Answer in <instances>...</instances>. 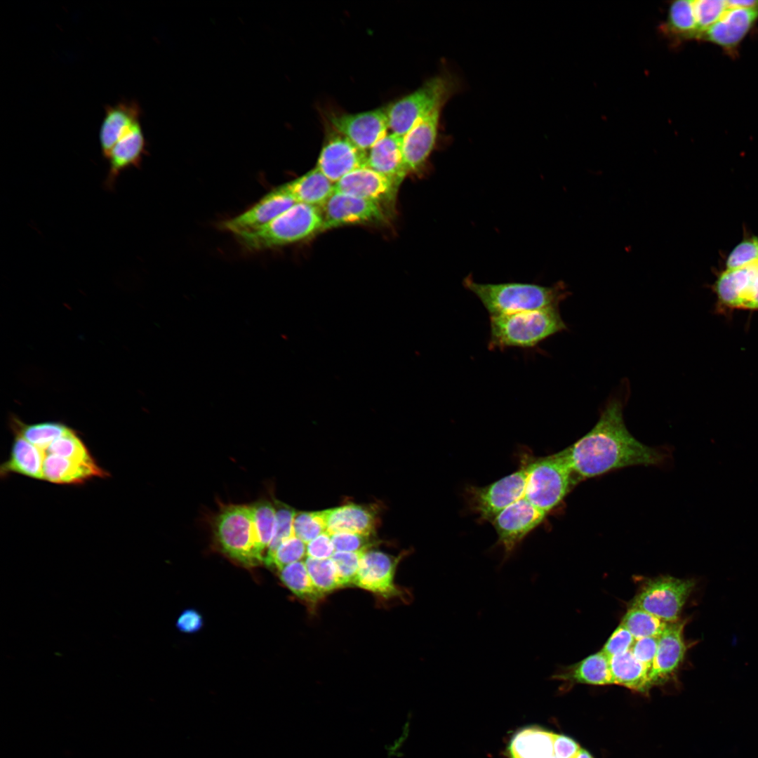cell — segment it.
I'll return each instance as SVG.
<instances>
[{"label": "cell", "instance_id": "obj_22", "mask_svg": "<svg viewBox=\"0 0 758 758\" xmlns=\"http://www.w3.org/2000/svg\"><path fill=\"white\" fill-rule=\"evenodd\" d=\"M141 109L135 100H123L105 107L99 132L101 153L105 159L118 140L133 126L140 122Z\"/></svg>", "mask_w": 758, "mask_h": 758}, {"label": "cell", "instance_id": "obj_1", "mask_svg": "<svg viewBox=\"0 0 758 758\" xmlns=\"http://www.w3.org/2000/svg\"><path fill=\"white\" fill-rule=\"evenodd\" d=\"M578 481L609 471L634 465L662 463L665 454L634 438L623 419V404L611 399L595 425L564 450Z\"/></svg>", "mask_w": 758, "mask_h": 758}, {"label": "cell", "instance_id": "obj_16", "mask_svg": "<svg viewBox=\"0 0 758 758\" xmlns=\"http://www.w3.org/2000/svg\"><path fill=\"white\" fill-rule=\"evenodd\" d=\"M399 185L367 166L350 173L335 184V191L377 202L390 211Z\"/></svg>", "mask_w": 758, "mask_h": 758}, {"label": "cell", "instance_id": "obj_29", "mask_svg": "<svg viewBox=\"0 0 758 758\" xmlns=\"http://www.w3.org/2000/svg\"><path fill=\"white\" fill-rule=\"evenodd\" d=\"M45 451L16 434L10 458L1 467V475L15 472L44 479Z\"/></svg>", "mask_w": 758, "mask_h": 758}, {"label": "cell", "instance_id": "obj_50", "mask_svg": "<svg viewBox=\"0 0 758 758\" xmlns=\"http://www.w3.org/2000/svg\"><path fill=\"white\" fill-rule=\"evenodd\" d=\"M575 758H593V757L587 750L580 748Z\"/></svg>", "mask_w": 758, "mask_h": 758}, {"label": "cell", "instance_id": "obj_27", "mask_svg": "<svg viewBox=\"0 0 758 758\" xmlns=\"http://www.w3.org/2000/svg\"><path fill=\"white\" fill-rule=\"evenodd\" d=\"M297 203L321 208L335 192V184L316 167L280 185Z\"/></svg>", "mask_w": 758, "mask_h": 758}, {"label": "cell", "instance_id": "obj_33", "mask_svg": "<svg viewBox=\"0 0 758 758\" xmlns=\"http://www.w3.org/2000/svg\"><path fill=\"white\" fill-rule=\"evenodd\" d=\"M12 421L16 434L44 451L55 439L62 436L69 429L63 424L56 422L26 425L17 419Z\"/></svg>", "mask_w": 758, "mask_h": 758}, {"label": "cell", "instance_id": "obj_21", "mask_svg": "<svg viewBox=\"0 0 758 758\" xmlns=\"http://www.w3.org/2000/svg\"><path fill=\"white\" fill-rule=\"evenodd\" d=\"M146 152L140 121L133 126L113 147L107 159L109 167L103 187L114 191L120 175L131 167L139 168Z\"/></svg>", "mask_w": 758, "mask_h": 758}, {"label": "cell", "instance_id": "obj_35", "mask_svg": "<svg viewBox=\"0 0 758 758\" xmlns=\"http://www.w3.org/2000/svg\"><path fill=\"white\" fill-rule=\"evenodd\" d=\"M256 538L260 550L264 551L273 540L276 528L275 505L267 500L258 501L251 505Z\"/></svg>", "mask_w": 758, "mask_h": 758}, {"label": "cell", "instance_id": "obj_3", "mask_svg": "<svg viewBox=\"0 0 758 758\" xmlns=\"http://www.w3.org/2000/svg\"><path fill=\"white\" fill-rule=\"evenodd\" d=\"M566 328L559 306L490 317L488 348L534 347Z\"/></svg>", "mask_w": 758, "mask_h": 758}, {"label": "cell", "instance_id": "obj_51", "mask_svg": "<svg viewBox=\"0 0 758 758\" xmlns=\"http://www.w3.org/2000/svg\"><path fill=\"white\" fill-rule=\"evenodd\" d=\"M549 758H557V757L554 755H552V757H550Z\"/></svg>", "mask_w": 758, "mask_h": 758}, {"label": "cell", "instance_id": "obj_25", "mask_svg": "<svg viewBox=\"0 0 758 758\" xmlns=\"http://www.w3.org/2000/svg\"><path fill=\"white\" fill-rule=\"evenodd\" d=\"M552 679L564 681L568 684H614L610 670L609 658L601 651L576 663L559 667L552 676Z\"/></svg>", "mask_w": 758, "mask_h": 758}, {"label": "cell", "instance_id": "obj_10", "mask_svg": "<svg viewBox=\"0 0 758 758\" xmlns=\"http://www.w3.org/2000/svg\"><path fill=\"white\" fill-rule=\"evenodd\" d=\"M320 209L322 231L347 225H383L390 213L377 202L335 191Z\"/></svg>", "mask_w": 758, "mask_h": 758}, {"label": "cell", "instance_id": "obj_11", "mask_svg": "<svg viewBox=\"0 0 758 758\" xmlns=\"http://www.w3.org/2000/svg\"><path fill=\"white\" fill-rule=\"evenodd\" d=\"M547 513L524 497L507 506L491 521L503 548V561L514 552L524 538L538 526Z\"/></svg>", "mask_w": 758, "mask_h": 758}, {"label": "cell", "instance_id": "obj_6", "mask_svg": "<svg viewBox=\"0 0 758 758\" xmlns=\"http://www.w3.org/2000/svg\"><path fill=\"white\" fill-rule=\"evenodd\" d=\"M526 465L524 498L546 513L557 507L578 481L564 450Z\"/></svg>", "mask_w": 758, "mask_h": 758}, {"label": "cell", "instance_id": "obj_38", "mask_svg": "<svg viewBox=\"0 0 758 758\" xmlns=\"http://www.w3.org/2000/svg\"><path fill=\"white\" fill-rule=\"evenodd\" d=\"M293 531L295 536L306 544L326 532L324 510L296 512L293 521Z\"/></svg>", "mask_w": 758, "mask_h": 758}, {"label": "cell", "instance_id": "obj_26", "mask_svg": "<svg viewBox=\"0 0 758 758\" xmlns=\"http://www.w3.org/2000/svg\"><path fill=\"white\" fill-rule=\"evenodd\" d=\"M44 479L55 484H80L91 477H103L107 473L94 461L81 462L48 454L43 467Z\"/></svg>", "mask_w": 758, "mask_h": 758}, {"label": "cell", "instance_id": "obj_24", "mask_svg": "<svg viewBox=\"0 0 758 758\" xmlns=\"http://www.w3.org/2000/svg\"><path fill=\"white\" fill-rule=\"evenodd\" d=\"M367 152L366 166L399 186L408 175L402 153V137L387 133Z\"/></svg>", "mask_w": 758, "mask_h": 758}, {"label": "cell", "instance_id": "obj_23", "mask_svg": "<svg viewBox=\"0 0 758 758\" xmlns=\"http://www.w3.org/2000/svg\"><path fill=\"white\" fill-rule=\"evenodd\" d=\"M324 512L326 532L331 536L348 532L371 536L378 524L375 510L367 505L347 504Z\"/></svg>", "mask_w": 758, "mask_h": 758}, {"label": "cell", "instance_id": "obj_19", "mask_svg": "<svg viewBox=\"0 0 758 758\" xmlns=\"http://www.w3.org/2000/svg\"><path fill=\"white\" fill-rule=\"evenodd\" d=\"M297 202L281 186L271 190L246 211L224 221L225 231L238 236L253 232L291 208Z\"/></svg>", "mask_w": 758, "mask_h": 758}, {"label": "cell", "instance_id": "obj_9", "mask_svg": "<svg viewBox=\"0 0 758 758\" xmlns=\"http://www.w3.org/2000/svg\"><path fill=\"white\" fill-rule=\"evenodd\" d=\"M527 465L485 486L467 489L472 510L483 520L491 522L507 506L524 497Z\"/></svg>", "mask_w": 758, "mask_h": 758}, {"label": "cell", "instance_id": "obj_44", "mask_svg": "<svg viewBox=\"0 0 758 758\" xmlns=\"http://www.w3.org/2000/svg\"><path fill=\"white\" fill-rule=\"evenodd\" d=\"M335 552H365L373 545L371 536L342 532L331 536Z\"/></svg>", "mask_w": 758, "mask_h": 758}, {"label": "cell", "instance_id": "obj_13", "mask_svg": "<svg viewBox=\"0 0 758 758\" xmlns=\"http://www.w3.org/2000/svg\"><path fill=\"white\" fill-rule=\"evenodd\" d=\"M719 303L729 309L758 310V261L725 269L714 284Z\"/></svg>", "mask_w": 758, "mask_h": 758}, {"label": "cell", "instance_id": "obj_45", "mask_svg": "<svg viewBox=\"0 0 758 758\" xmlns=\"http://www.w3.org/2000/svg\"><path fill=\"white\" fill-rule=\"evenodd\" d=\"M634 641L635 638L629 630L620 623L601 651L610 658L631 649Z\"/></svg>", "mask_w": 758, "mask_h": 758}, {"label": "cell", "instance_id": "obj_7", "mask_svg": "<svg viewBox=\"0 0 758 758\" xmlns=\"http://www.w3.org/2000/svg\"><path fill=\"white\" fill-rule=\"evenodd\" d=\"M213 532L219 547L230 558L247 566L264 561L251 505L225 507L215 519Z\"/></svg>", "mask_w": 758, "mask_h": 758}, {"label": "cell", "instance_id": "obj_28", "mask_svg": "<svg viewBox=\"0 0 758 758\" xmlns=\"http://www.w3.org/2000/svg\"><path fill=\"white\" fill-rule=\"evenodd\" d=\"M554 733L539 727L518 731L507 747L510 758H549L554 755Z\"/></svg>", "mask_w": 758, "mask_h": 758}, {"label": "cell", "instance_id": "obj_49", "mask_svg": "<svg viewBox=\"0 0 758 758\" xmlns=\"http://www.w3.org/2000/svg\"><path fill=\"white\" fill-rule=\"evenodd\" d=\"M203 618L201 615L194 609H187L178 617L176 627L179 630L185 633L196 632L201 628Z\"/></svg>", "mask_w": 758, "mask_h": 758}, {"label": "cell", "instance_id": "obj_37", "mask_svg": "<svg viewBox=\"0 0 758 758\" xmlns=\"http://www.w3.org/2000/svg\"><path fill=\"white\" fill-rule=\"evenodd\" d=\"M48 454L81 462L94 461L85 444L72 429L55 439L46 450Z\"/></svg>", "mask_w": 758, "mask_h": 758}, {"label": "cell", "instance_id": "obj_34", "mask_svg": "<svg viewBox=\"0 0 758 758\" xmlns=\"http://www.w3.org/2000/svg\"><path fill=\"white\" fill-rule=\"evenodd\" d=\"M620 623L629 630L635 639H638L644 637H658L669 623L641 609L628 606Z\"/></svg>", "mask_w": 758, "mask_h": 758}, {"label": "cell", "instance_id": "obj_32", "mask_svg": "<svg viewBox=\"0 0 758 758\" xmlns=\"http://www.w3.org/2000/svg\"><path fill=\"white\" fill-rule=\"evenodd\" d=\"M282 583L297 597L314 605L324 595L314 586L305 561L288 564L279 571Z\"/></svg>", "mask_w": 758, "mask_h": 758}, {"label": "cell", "instance_id": "obj_20", "mask_svg": "<svg viewBox=\"0 0 758 758\" xmlns=\"http://www.w3.org/2000/svg\"><path fill=\"white\" fill-rule=\"evenodd\" d=\"M442 107L432 110L402 137L403 158L408 174L420 170L434 149Z\"/></svg>", "mask_w": 758, "mask_h": 758}, {"label": "cell", "instance_id": "obj_5", "mask_svg": "<svg viewBox=\"0 0 758 758\" xmlns=\"http://www.w3.org/2000/svg\"><path fill=\"white\" fill-rule=\"evenodd\" d=\"M458 88L457 79L449 73L430 78L420 88L386 107L389 130L403 137L432 110L444 107Z\"/></svg>", "mask_w": 758, "mask_h": 758}, {"label": "cell", "instance_id": "obj_12", "mask_svg": "<svg viewBox=\"0 0 758 758\" xmlns=\"http://www.w3.org/2000/svg\"><path fill=\"white\" fill-rule=\"evenodd\" d=\"M328 119L333 130L366 152L389 130L386 107L357 113H333Z\"/></svg>", "mask_w": 758, "mask_h": 758}, {"label": "cell", "instance_id": "obj_48", "mask_svg": "<svg viewBox=\"0 0 758 758\" xmlns=\"http://www.w3.org/2000/svg\"><path fill=\"white\" fill-rule=\"evenodd\" d=\"M553 748L557 758H575L580 750L573 739L559 734H554Z\"/></svg>", "mask_w": 758, "mask_h": 758}, {"label": "cell", "instance_id": "obj_4", "mask_svg": "<svg viewBox=\"0 0 758 758\" xmlns=\"http://www.w3.org/2000/svg\"><path fill=\"white\" fill-rule=\"evenodd\" d=\"M323 225L320 208L296 203L261 227L236 237L246 250L257 252L308 239L322 231Z\"/></svg>", "mask_w": 758, "mask_h": 758}, {"label": "cell", "instance_id": "obj_40", "mask_svg": "<svg viewBox=\"0 0 758 758\" xmlns=\"http://www.w3.org/2000/svg\"><path fill=\"white\" fill-rule=\"evenodd\" d=\"M693 9L699 32L701 34L716 23L728 9L726 1L694 0Z\"/></svg>", "mask_w": 758, "mask_h": 758}, {"label": "cell", "instance_id": "obj_15", "mask_svg": "<svg viewBox=\"0 0 758 758\" xmlns=\"http://www.w3.org/2000/svg\"><path fill=\"white\" fill-rule=\"evenodd\" d=\"M686 619L669 623L658 637L656 653L649 674L651 686L674 676L683 663L690 644L684 638Z\"/></svg>", "mask_w": 758, "mask_h": 758}, {"label": "cell", "instance_id": "obj_47", "mask_svg": "<svg viewBox=\"0 0 758 758\" xmlns=\"http://www.w3.org/2000/svg\"><path fill=\"white\" fill-rule=\"evenodd\" d=\"M335 552L331 536L326 531L309 542L306 546L307 557L317 559H331Z\"/></svg>", "mask_w": 758, "mask_h": 758}, {"label": "cell", "instance_id": "obj_30", "mask_svg": "<svg viewBox=\"0 0 758 758\" xmlns=\"http://www.w3.org/2000/svg\"><path fill=\"white\" fill-rule=\"evenodd\" d=\"M661 33L670 39L681 41L698 39L699 32L693 1L677 0L669 6L666 20L660 25Z\"/></svg>", "mask_w": 758, "mask_h": 758}, {"label": "cell", "instance_id": "obj_41", "mask_svg": "<svg viewBox=\"0 0 758 758\" xmlns=\"http://www.w3.org/2000/svg\"><path fill=\"white\" fill-rule=\"evenodd\" d=\"M276 528L274 536L267 550L265 557L272 555L286 540L294 536L293 521L296 512L291 507L280 502L275 505Z\"/></svg>", "mask_w": 758, "mask_h": 758}, {"label": "cell", "instance_id": "obj_39", "mask_svg": "<svg viewBox=\"0 0 758 758\" xmlns=\"http://www.w3.org/2000/svg\"><path fill=\"white\" fill-rule=\"evenodd\" d=\"M307 544L295 535L284 541L274 552L264 558V562L278 571L292 563L302 561L307 556Z\"/></svg>", "mask_w": 758, "mask_h": 758}, {"label": "cell", "instance_id": "obj_42", "mask_svg": "<svg viewBox=\"0 0 758 758\" xmlns=\"http://www.w3.org/2000/svg\"><path fill=\"white\" fill-rule=\"evenodd\" d=\"M364 552H335L331 557L343 587L354 585Z\"/></svg>", "mask_w": 758, "mask_h": 758}, {"label": "cell", "instance_id": "obj_18", "mask_svg": "<svg viewBox=\"0 0 758 758\" xmlns=\"http://www.w3.org/2000/svg\"><path fill=\"white\" fill-rule=\"evenodd\" d=\"M758 21V7H728L722 18L705 31L699 40L717 45L735 54L747 34Z\"/></svg>", "mask_w": 758, "mask_h": 758}, {"label": "cell", "instance_id": "obj_8", "mask_svg": "<svg viewBox=\"0 0 758 758\" xmlns=\"http://www.w3.org/2000/svg\"><path fill=\"white\" fill-rule=\"evenodd\" d=\"M695 585L693 579L669 575L646 578L628 606L641 609L666 623L676 622L681 619L684 606Z\"/></svg>", "mask_w": 758, "mask_h": 758}, {"label": "cell", "instance_id": "obj_14", "mask_svg": "<svg viewBox=\"0 0 758 758\" xmlns=\"http://www.w3.org/2000/svg\"><path fill=\"white\" fill-rule=\"evenodd\" d=\"M364 151L332 128L320 151L316 168L335 184L353 171L366 166Z\"/></svg>", "mask_w": 758, "mask_h": 758}, {"label": "cell", "instance_id": "obj_2", "mask_svg": "<svg viewBox=\"0 0 758 758\" xmlns=\"http://www.w3.org/2000/svg\"><path fill=\"white\" fill-rule=\"evenodd\" d=\"M463 285L481 301L490 317L559 306L569 294L563 281L551 286L521 282L479 283L468 276Z\"/></svg>", "mask_w": 758, "mask_h": 758}, {"label": "cell", "instance_id": "obj_17", "mask_svg": "<svg viewBox=\"0 0 758 758\" xmlns=\"http://www.w3.org/2000/svg\"><path fill=\"white\" fill-rule=\"evenodd\" d=\"M399 559L378 550L364 552L354 585L388 599L401 594L394 583Z\"/></svg>", "mask_w": 758, "mask_h": 758}, {"label": "cell", "instance_id": "obj_46", "mask_svg": "<svg viewBox=\"0 0 758 758\" xmlns=\"http://www.w3.org/2000/svg\"><path fill=\"white\" fill-rule=\"evenodd\" d=\"M658 637H644L635 639L631 651L634 656L650 671L656 653Z\"/></svg>", "mask_w": 758, "mask_h": 758}, {"label": "cell", "instance_id": "obj_43", "mask_svg": "<svg viewBox=\"0 0 758 758\" xmlns=\"http://www.w3.org/2000/svg\"><path fill=\"white\" fill-rule=\"evenodd\" d=\"M758 261V238H747L739 243L730 253L726 268L736 269Z\"/></svg>", "mask_w": 758, "mask_h": 758}, {"label": "cell", "instance_id": "obj_31", "mask_svg": "<svg viewBox=\"0 0 758 758\" xmlns=\"http://www.w3.org/2000/svg\"><path fill=\"white\" fill-rule=\"evenodd\" d=\"M610 670L614 684L639 692L651 687L650 670L632 654L631 649L609 658Z\"/></svg>", "mask_w": 758, "mask_h": 758}, {"label": "cell", "instance_id": "obj_36", "mask_svg": "<svg viewBox=\"0 0 758 758\" xmlns=\"http://www.w3.org/2000/svg\"><path fill=\"white\" fill-rule=\"evenodd\" d=\"M304 561L314 586L324 596L343 587L331 559H317L307 557Z\"/></svg>", "mask_w": 758, "mask_h": 758}]
</instances>
